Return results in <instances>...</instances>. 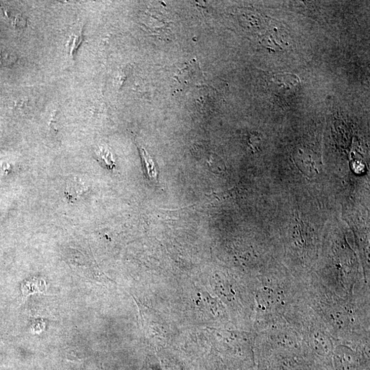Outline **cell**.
Here are the masks:
<instances>
[{"mask_svg":"<svg viewBox=\"0 0 370 370\" xmlns=\"http://www.w3.org/2000/svg\"><path fill=\"white\" fill-rule=\"evenodd\" d=\"M86 187L81 180L74 178L69 182L67 187V192L70 198H75L84 194Z\"/></svg>","mask_w":370,"mask_h":370,"instance_id":"cell-3","label":"cell"},{"mask_svg":"<svg viewBox=\"0 0 370 370\" xmlns=\"http://www.w3.org/2000/svg\"><path fill=\"white\" fill-rule=\"evenodd\" d=\"M99 158L100 159L101 162L106 166L108 169H112L114 167L115 164L113 161L112 155L110 153L108 150H102L99 155Z\"/></svg>","mask_w":370,"mask_h":370,"instance_id":"cell-4","label":"cell"},{"mask_svg":"<svg viewBox=\"0 0 370 370\" xmlns=\"http://www.w3.org/2000/svg\"><path fill=\"white\" fill-rule=\"evenodd\" d=\"M143 164L147 176L152 182H157L159 179V171L153 158L144 150H141Z\"/></svg>","mask_w":370,"mask_h":370,"instance_id":"cell-1","label":"cell"},{"mask_svg":"<svg viewBox=\"0 0 370 370\" xmlns=\"http://www.w3.org/2000/svg\"><path fill=\"white\" fill-rule=\"evenodd\" d=\"M46 288L45 281L40 279H33L26 281L22 286V291L25 296L35 293L43 292Z\"/></svg>","mask_w":370,"mask_h":370,"instance_id":"cell-2","label":"cell"}]
</instances>
